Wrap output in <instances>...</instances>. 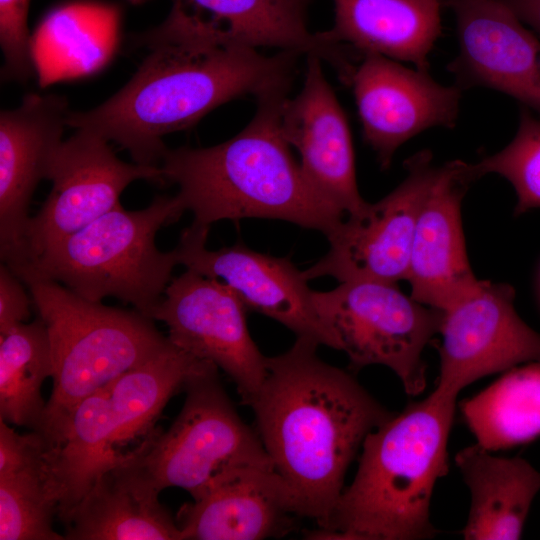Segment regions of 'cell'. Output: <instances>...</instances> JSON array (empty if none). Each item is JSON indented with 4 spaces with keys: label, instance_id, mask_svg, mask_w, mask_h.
Returning <instances> with one entry per match:
<instances>
[{
    "label": "cell",
    "instance_id": "cell-1",
    "mask_svg": "<svg viewBox=\"0 0 540 540\" xmlns=\"http://www.w3.org/2000/svg\"><path fill=\"white\" fill-rule=\"evenodd\" d=\"M318 346L297 337L289 350L267 357L265 378L249 406L296 515L327 530L348 467L367 435L394 413L350 373L323 361Z\"/></svg>",
    "mask_w": 540,
    "mask_h": 540
},
{
    "label": "cell",
    "instance_id": "cell-2",
    "mask_svg": "<svg viewBox=\"0 0 540 540\" xmlns=\"http://www.w3.org/2000/svg\"><path fill=\"white\" fill-rule=\"evenodd\" d=\"M149 53L130 81L100 106L70 112L67 125L93 130L155 165L163 137L186 129L230 100L287 93L299 54L266 56L176 33L161 25L146 36Z\"/></svg>",
    "mask_w": 540,
    "mask_h": 540
},
{
    "label": "cell",
    "instance_id": "cell-3",
    "mask_svg": "<svg viewBox=\"0 0 540 540\" xmlns=\"http://www.w3.org/2000/svg\"><path fill=\"white\" fill-rule=\"evenodd\" d=\"M286 94L257 99L252 120L221 144L166 149L163 181L178 186L176 196L193 222L278 219L327 236L346 218L312 187L290 152L280 125Z\"/></svg>",
    "mask_w": 540,
    "mask_h": 540
},
{
    "label": "cell",
    "instance_id": "cell-4",
    "mask_svg": "<svg viewBox=\"0 0 540 540\" xmlns=\"http://www.w3.org/2000/svg\"><path fill=\"white\" fill-rule=\"evenodd\" d=\"M456 399L435 389L371 431L329 528L307 538L422 540L438 534L430 505L436 482L449 470Z\"/></svg>",
    "mask_w": 540,
    "mask_h": 540
},
{
    "label": "cell",
    "instance_id": "cell-5",
    "mask_svg": "<svg viewBox=\"0 0 540 540\" xmlns=\"http://www.w3.org/2000/svg\"><path fill=\"white\" fill-rule=\"evenodd\" d=\"M23 283L51 346L53 388L38 431L49 444L78 403L158 355L171 341L136 309L88 300L53 280Z\"/></svg>",
    "mask_w": 540,
    "mask_h": 540
},
{
    "label": "cell",
    "instance_id": "cell-6",
    "mask_svg": "<svg viewBox=\"0 0 540 540\" xmlns=\"http://www.w3.org/2000/svg\"><path fill=\"white\" fill-rule=\"evenodd\" d=\"M184 211L177 196L157 197L136 211L119 205L47 247L14 273L23 282L56 281L91 301L115 297L152 319L178 265L174 249H158L156 234Z\"/></svg>",
    "mask_w": 540,
    "mask_h": 540
},
{
    "label": "cell",
    "instance_id": "cell-7",
    "mask_svg": "<svg viewBox=\"0 0 540 540\" xmlns=\"http://www.w3.org/2000/svg\"><path fill=\"white\" fill-rule=\"evenodd\" d=\"M183 407L130 460L159 492L169 487L201 497L218 479L246 467L274 468L258 434L246 425L206 361L186 382Z\"/></svg>",
    "mask_w": 540,
    "mask_h": 540
},
{
    "label": "cell",
    "instance_id": "cell-8",
    "mask_svg": "<svg viewBox=\"0 0 540 540\" xmlns=\"http://www.w3.org/2000/svg\"><path fill=\"white\" fill-rule=\"evenodd\" d=\"M322 321L346 353L350 368L391 369L408 395L426 387L423 350L438 334L441 311L407 296L396 283L352 280L329 291H313Z\"/></svg>",
    "mask_w": 540,
    "mask_h": 540
},
{
    "label": "cell",
    "instance_id": "cell-9",
    "mask_svg": "<svg viewBox=\"0 0 540 540\" xmlns=\"http://www.w3.org/2000/svg\"><path fill=\"white\" fill-rule=\"evenodd\" d=\"M247 310L227 284L186 269L167 285L152 319L166 324L178 348L222 369L249 406L265 378L267 357L250 335Z\"/></svg>",
    "mask_w": 540,
    "mask_h": 540
},
{
    "label": "cell",
    "instance_id": "cell-10",
    "mask_svg": "<svg viewBox=\"0 0 540 540\" xmlns=\"http://www.w3.org/2000/svg\"><path fill=\"white\" fill-rule=\"evenodd\" d=\"M404 167L407 176L392 192L347 216L326 236L328 252L303 271L308 281L406 280L417 217L437 165L432 153L422 150Z\"/></svg>",
    "mask_w": 540,
    "mask_h": 540
},
{
    "label": "cell",
    "instance_id": "cell-11",
    "mask_svg": "<svg viewBox=\"0 0 540 540\" xmlns=\"http://www.w3.org/2000/svg\"><path fill=\"white\" fill-rule=\"evenodd\" d=\"M52 188L26 233L24 262L118 207L135 180L163 181L160 167L120 160L99 133L77 128L59 147L49 174Z\"/></svg>",
    "mask_w": 540,
    "mask_h": 540
},
{
    "label": "cell",
    "instance_id": "cell-12",
    "mask_svg": "<svg viewBox=\"0 0 540 540\" xmlns=\"http://www.w3.org/2000/svg\"><path fill=\"white\" fill-rule=\"evenodd\" d=\"M514 298L511 285L481 280L441 311L436 390L457 397L481 378L540 359V333L517 314Z\"/></svg>",
    "mask_w": 540,
    "mask_h": 540
},
{
    "label": "cell",
    "instance_id": "cell-13",
    "mask_svg": "<svg viewBox=\"0 0 540 540\" xmlns=\"http://www.w3.org/2000/svg\"><path fill=\"white\" fill-rule=\"evenodd\" d=\"M208 226L192 222L174 248L178 264L227 284L248 310L263 314L295 333L338 350V342L315 307L308 280L286 257H275L242 243L218 250L206 247Z\"/></svg>",
    "mask_w": 540,
    "mask_h": 540
},
{
    "label": "cell",
    "instance_id": "cell-14",
    "mask_svg": "<svg viewBox=\"0 0 540 540\" xmlns=\"http://www.w3.org/2000/svg\"><path fill=\"white\" fill-rule=\"evenodd\" d=\"M353 89L365 142L387 169L396 150L432 128H453L462 89L436 82L427 70L410 69L376 53L363 54L348 84Z\"/></svg>",
    "mask_w": 540,
    "mask_h": 540
},
{
    "label": "cell",
    "instance_id": "cell-15",
    "mask_svg": "<svg viewBox=\"0 0 540 540\" xmlns=\"http://www.w3.org/2000/svg\"><path fill=\"white\" fill-rule=\"evenodd\" d=\"M456 20L459 53L447 70L462 90L509 95L540 117V38L502 0H443Z\"/></svg>",
    "mask_w": 540,
    "mask_h": 540
},
{
    "label": "cell",
    "instance_id": "cell-16",
    "mask_svg": "<svg viewBox=\"0 0 540 540\" xmlns=\"http://www.w3.org/2000/svg\"><path fill=\"white\" fill-rule=\"evenodd\" d=\"M65 98L28 94L0 114V254L11 270L25 259L29 205L48 179L69 115Z\"/></svg>",
    "mask_w": 540,
    "mask_h": 540
},
{
    "label": "cell",
    "instance_id": "cell-17",
    "mask_svg": "<svg viewBox=\"0 0 540 540\" xmlns=\"http://www.w3.org/2000/svg\"><path fill=\"white\" fill-rule=\"evenodd\" d=\"M300 0H174L164 28L230 46L272 47L329 62L339 77L355 62L352 50L311 33Z\"/></svg>",
    "mask_w": 540,
    "mask_h": 540
},
{
    "label": "cell",
    "instance_id": "cell-18",
    "mask_svg": "<svg viewBox=\"0 0 540 540\" xmlns=\"http://www.w3.org/2000/svg\"><path fill=\"white\" fill-rule=\"evenodd\" d=\"M480 178L475 163L437 166L419 210L406 280L415 300L440 311L481 281L467 258L461 218L463 198Z\"/></svg>",
    "mask_w": 540,
    "mask_h": 540
},
{
    "label": "cell",
    "instance_id": "cell-19",
    "mask_svg": "<svg viewBox=\"0 0 540 540\" xmlns=\"http://www.w3.org/2000/svg\"><path fill=\"white\" fill-rule=\"evenodd\" d=\"M321 60L307 56L303 87L294 98H284L280 125L286 142L298 151L309 183L347 217L368 202L359 193L346 115L324 76Z\"/></svg>",
    "mask_w": 540,
    "mask_h": 540
},
{
    "label": "cell",
    "instance_id": "cell-20",
    "mask_svg": "<svg viewBox=\"0 0 540 540\" xmlns=\"http://www.w3.org/2000/svg\"><path fill=\"white\" fill-rule=\"evenodd\" d=\"M291 514V493L275 469L246 467L182 505L175 521L182 540H261L287 534Z\"/></svg>",
    "mask_w": 540,
    "mask_h": 540
},
{
    "label": "cell",
    "instance_id": "cell-21",
    "mask_svg": "<svg viewBox=\"0 0 540 540\" xmlns=\"http://www.w3.org/2000/svg\"><path fill=\"white\" fill-rule=\"evenodd\" d=\"M159 491L129 459L104 472L72 510L68 540H182Z\"/></svg>",
    "mask_w": 540,
    "mask_h": 540
},
{
    "label": "cell",
    "instance_id": "cell-22",
    "mask_svg": "<svg viewBox=\"0 0 540 540\" xmlns=\"http://www.w3.org/2000/svg\"><path fill=\"white\" fill-rule=\"evenodd\" d=\"M334 25L326 39L361 56L376 53L429 69L428 56L441 34L443 0H333Z\"/></svg>",
    "mask_w": 540,
    "mask_h": 540
},
{
    "label": "cell",
    "instance_id": "cell-23",
    "mask_svg": "<svg viewBox=\"0 0 540 540\" xmlns=\"http://www.w3.org/2000/svg\"><path fill=\"white\" fill-rule=\"evenodd\" d=\"M455 463L471 498L463 538L520 539L540 491V471L521 457L496 456L478 443L461 449Z\"/></svg>",
    "mask_w": 540,
    "mask_h": 540
},
{
    "label": "cell",
    "instance_id": "cell-24",
    "mask_svg": "<svg viewBox=\"0 0 540 540\" xmlns=\"http://www.w3.org/2000/svg\"><path fill=\"white\" fill-rule=\"evenodd\" d=\"M110 384L78 403L57 436L46 444L45 459L58 502L57 516L63 524L95 481L119 465L114 449Z\"/></svg>",
    "mask_w": 540,
    "mask_h": 540
},
{
    "label": "cell",
    "instance_id": "cell-25",
    "mask_svg": "<svg viewBox=\"0 0 540 540\" xmlns=\"http://www.w3.org/2000/svg\"><path fill=\"white\" fill-rule=\"evenodd\" d=\"M172 342L158 355L110 384L114 449L119 463L145 447L159 432L154 424L168 400L184 389L205 363Z\"/></svg>",
    "mask_w": 540,
    "mask_h": 540
},
{
    "label": "cell",
    "instance_id": "cell-26",
    "mask_svg": "<svg viewBox=\"0 0 540 540\" xmlns=\"http://www.w3.org/2000/svg\"><path fill=\"white\" fill-rule=\"evenodd\" d=\"M460 411L476 443L500 451L540 437V359L512 367L464 399Z\"/></svg>",
    "mask_w": 540,
    "mask_h": 540
},
{
    "label": "cell",
    "instance_id": "cell-27",
    "mask_svg": "<svg viewBox=\"0 0 540 540\" xmlns=\"http://www.w3.org/2000/svg\"><path fill=\"white\" fill-rule=\"evenodd\" d=\"M53 376L48 332L38 317L0 333V418L31 431L41 429L44 380Z\"/></svg>",
    "mask_w": 540,
    "mask_h": 540
},
{
    "label": "cell",
    "instance_id": "cell-28",
    "mask_svg": "<svg viewBox=\"0 0 540 540\" xmlns=\"http://www.w3.org/2000/svg\"><path fill=\"white\" fill-rule=\"evenodd\" d=\"M45 453L0 470V539L63 540L53 528L58 502Z\"/></svg>",
    "mask_w": 540,
    "mask_h": 540
},
{
    "label": "cell",
    "instance_id": "cell-29",
    "mask_svg": "<svg viewBox=\"0 0 540 540\" xmlns=\"http://www.w3.org/2000/svg\"><path fill=\"white\" fill-rule=\"evenodd\" d=\"M475 166L481 177L495 173L511 183L517 195L516 215L540 208V117L520 106L519 125L513 140Z\"/></svg>",
    "mask_w": 540,
    "mask_h": 540
},
{
    "label": "cell",
    "instance_id": "cell-30",
    "mask_svg": "<svg viewBox=\"0 0 540 540\" xmlns=\"http://www.w3.org/2000/svg\"><path fill=\"white\" fill-rule=\"evenodd\" d=\"M30 0H0V45L4 56L2 77L17 81L30 78L35 69L28 30Z\"/></svg>",
    "mask_w": 540,
    "mask_h": 540
},
{
    "label": "cell",
    "instance_id": "cell-31",
    "mask_svg": "<svg viewBox=\"0 0 540 540\" xmlns=\"http://www.w3.org/2000/svg\"><path fill=\"white\" fill-rule=\"evenodd\" d=\"M23 281L5 264L0 266V333L26 323L31 316L32 297Z\"/></svg>",
    "mask_w": 540,
    "mask_h": 540
},
{
    "label": "cell",
    "instance_id": "cell-32",
    "mask_svg": "<svg viewBox=\"0 0 540 540\" xmlns=\"http://www.w3.org/2000/svg\"><path fill=\"white\" fill-rule=\"evenodd\" d=\"M540 38V0H502Z\"/></svg>",
    "mask_w": 540,
    "mask_h": 540
},
{
    "label": "cell",
    "instance_id": "cell-33",
    "mask_svg": "<svg viewBox=\"0 0 540 540\" xmlns=\"http://www.w3.org/2000/svg\"><path fill=\"white\" fill-rule=\"evenodd\" d=\"M130 1L133 2V3H138V2H141L143 0H130Z\"/></svg>",
    "mask_w": 540,
    "mask_h": 540
},
{
    "label": "cell",
    "instance_id": "cell-34",
    "mask_svg": "<svg viewBox=\"0 0 540 540\" xmlns=\"http://www.w3.org/2000/svg\"><path fill=\"white\" fill-rule=\"evenodd\" d=\"M301 2H303L304 4H307L308 0H300Z\"/></svg>",
    "mask_w": 540,
    "mask_h": 540
}]
</instances>
